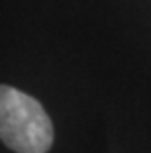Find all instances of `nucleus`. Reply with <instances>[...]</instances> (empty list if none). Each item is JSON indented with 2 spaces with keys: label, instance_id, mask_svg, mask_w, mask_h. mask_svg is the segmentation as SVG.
<instances>
[{
  "label": "nucleus",
  "instance_id": "nucleus-1",
  "mask_svg": "<svg viewBox=\"0 0 151 153\" xmlns=\"http://www.w3.org/2000/svg\"><path fill=\"white\" fill-rule=\"evenodd\" d=\"M0 140L16 153H47L53 124L33 96L0 85Z\"/></svg>",
  "mask_w": 151,
  "mask_h": 153
}]
</instances>
